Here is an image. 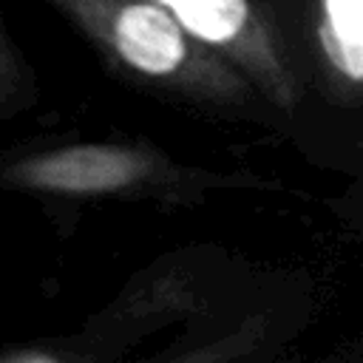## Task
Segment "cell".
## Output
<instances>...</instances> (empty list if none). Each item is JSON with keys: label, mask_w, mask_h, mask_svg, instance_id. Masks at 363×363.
<instances>
[{"label": "cell", "mask_w": 363, "mask_h": 363, "mask_svg": "<svg viewBox=\"0 0 363 363\" xmlns=\"http://www.w3.org/2000/svg\"><path fill=\"white\" fill-rule=\"evenodd\" d=\"M65 11L125 68L196 99L238 105L255 91L224 54L190 34L150 0H60Z\"/></svg>", "instance_id": "6da1fadb"}, {"label": "cell", "mask_w": 363, "mask_h": 363, "mask_svg": "<svg viewBox=\"0 0 363 363\" xmlns=\"http://www.w3.org/2000/svg\"><path fill=\"white\" fill-rule=\"evenodd\" d=\"M167 9L190 34L238 65L258 94L281 111L295 108L298 79L272 28L252 0H150Z\"/></svg>", "instance_id": "7a4b0ae2"}, {"label": "cell", "mask_w": 363, "mask_h": 363, "mask_svg": "<svg viewBox=\"0 0 363 363\" xmlns=\"http://www.w3.org/2000/svg\"><path fill=\"white\" fill-rule=\"evenodd\" d=\"M153 159L122 145H74L23 159L6 170L20 187L48 193H113L150 176Z\"/></svg>", "instance_id": "3957f363"}, {"label": "cell", "mask_w": 363, "mask_h": 363, "mask_svg": "<svg viewBox=\"0 0 363 363\" xmlns=\"http://www.w3.org/2000/svg\"><path fill=\"white\" fill-rule=\"evenodd\" d=\"M318 51L349 88H363V0H318Z\"/></svg>", "instance_id": "277c9868"}, {"label": "cell", "mask_w": 363, "mask_h": 363, "mask_svg": "<svg viewBox=\"0 0 363 363\" xmlns=\"http://www.w3.org/2000/svg\"><path fill=\"white\" fill-rule=\"evenodd\" d=\"M6 360H54L51 354H43V352H14V354H6Z\"/></svg>", "instance_id": "5b68a950"}, {"label": "cell", "mask_w": 363, "mask_h": 363, "mask_svg": "<svg viewBox=\"0 0 363 363\" xmlns=\"http://www.w3.org/2000/svg\"><path fill=\"white\" fill-rule=\"evenodd\" d=\"M9 68V54H6V45H3V37H0V77L6 74Z\"/></svg>", "instance_id": "8992f818"}]
</instances>
